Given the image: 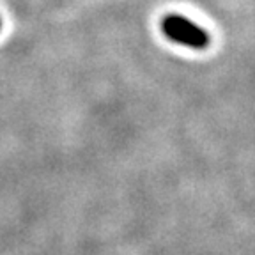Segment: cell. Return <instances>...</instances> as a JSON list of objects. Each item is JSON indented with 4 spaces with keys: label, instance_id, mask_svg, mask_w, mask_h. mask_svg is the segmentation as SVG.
<instances>
[{
    "label": "cell",
    "instance_id": "6da1fadb",
    "mask_svg": "<svg viewBox=\"0 0 255 255\" xmlns=\"http://www.w3.org/2000/svg\"><path fill=\"white\" fill-rule=\"evenodd\" d=\"M163 32L168 39L175 43L184 44L190 48H206L207 46V34L195 23L183 18V16H167L163 20Z\"/></svg>",
    "mask_w": 255,
    "mask_h": 255
},
{
    "label": "cell",
    "instance_id": "7a4b0ae2",
    "mask_svg": "<svg viewBox=\"0 0 255 255\" xmlns=\"http://www.w3.org/2000/svg\"><path fill=\"white\" fill-rule=\"evenodd\" d=\"M0 28H2V18H0Z\"/></svg>",
    "mask_w": 255,
    "mask_h": 255
}]
</instances>
